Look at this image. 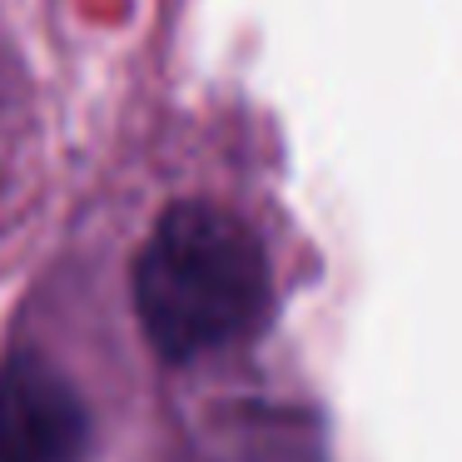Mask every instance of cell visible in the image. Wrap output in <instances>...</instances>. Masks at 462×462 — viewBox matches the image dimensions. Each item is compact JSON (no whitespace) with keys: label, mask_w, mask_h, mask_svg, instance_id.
I'll use <instances>...</instances> for the list:
<instances>
[{"label":"cell","mask_w":462,"mask_h":462,"mask_svg":"<svg viewBox=\"0 0 462 462\" xmlns=\"http://www.w3.org/2000/svg\"><path fill=\"white\" fill-rule=\"evenodd\" d=\"M134 313L164 358L244 343L269 313V259L244 219L174 204L134 259Z\"/></svg>","instance_id":"6da1fadb"},{"label":"cell","mask_w":462,"mask_h":462,"mask_svg":"<svg viewBox=\"0 0 462 462\" xmlns=\"http://www.w3.org/2000/svg\"><path fill=\"white\" fill-rule=\"evenodd\" d=\"M90 408L41 358L0 368V462H85Z\"/></svg>","instance_id":"7a4b0ae2"}]
</instances>
